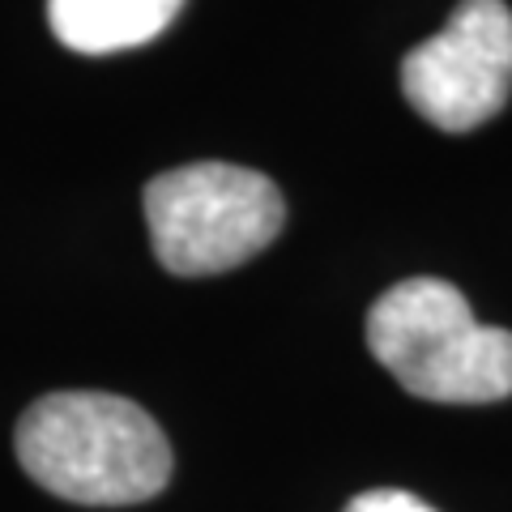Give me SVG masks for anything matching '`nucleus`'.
<instances>
[{"label": "nucleus", "mask_w": 512, "mask_h": 512, "mask_svg": "<svg viewBox=\"0 0 512 512\" xmlns=\"http://www.w3.org/2000/svg\"><path fill=\"white\" fill-rule=\"evenodd\" d=\"M150 244L167 274L210 278L252 261L286 222L269 175L235 163H188L146 184Z\"/></svg>", "instance_id": "3"}, {"label": "nucleus", "mask_w": 512, "mask_h": 512, "mask_svg": "<svg viewBox=\"0 0 512 512\" xmlns=\"http://www.w3.org/2000/svg\"><path fill=\"white\" fill-rule=\"evenodd\" d=\"M402 94L444 133L487 124L512 94V9L504 0H461L440 35L406 52Z\"/></svg>", "instance_id": "4"}, {"label": "nucleus", "mask_w": 512, "mask_h": 512, "mask_svg": "<svg viewBox=\"0 0 512 512\" xmlns=\"http://www.w3.org/2000/svg\"><path fill=\"white\" fill-rule=\"evenodd\" d=\"M367 350L423 402L483 406L512 393V333L483 325L444 278H406L367 312Z\"/></svg>", "instance_id": "2"}, {"label": "nucleus", "mask_w": 512, "mask_h": 512, "mask_svg": "<svg viewBox=\"0 0 512 512\" xmlns=\"http://www.w3.org/2000/svg\"><path fill=\"white\" fill-rule=\"evenodd\" d=\"M22 470L69 504H146L171 483V444L146 410L116 393H47L18 419Z\"/></svg>", "instance_id": "1"}, {"label": "nucleus", "mask_w": 512, "mask_h": 512, "mask_svg": "<svg viewBox=\"0 0 512 512\" xmlns=\"http://www.w3.org/2000/svg\"><path fill=\"white\" fill-rule=\"evenodd\" d=\"M184 0H47L52 35L82 56L128 52L158 39Z\"/></svg>", "instance_id": "5"}, {"label": "nucleus", "mask_w": 512, "mask_h": 512, "mask_svg": "<svg viewBox=\"0 0 512 512\" xmlns=\"http://www.w3.org/2000/svg\"><path fill=\"white\" fill-rule=\"evenodd\" d=\"M346 512H436L427 500L397 487H376V491H359L355 500L346 504Z\"/></svg>", "instance_id": "6"}]
</instances>
